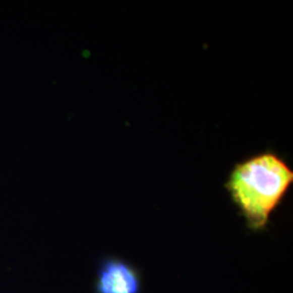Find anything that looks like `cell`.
I'll return each instance as SVG.
<instances>
[{
	"instance_id": "7a4b0ae2",
	"label": "cell",
	"mask_w": 293,
	"mask_h": 293,
	"mask_svg": "<svg viewBox=\"0 0 293 293\" xmlns=\"http://www.w3.org/2000/svg\"><path fill=\"white\" fill-rule=\"evenodd\" d=\"M138 269L119 257H105L99 263L95 280L96 293H141Z\"/></svg>"
},
{
	"instance_id": "6da1fadb",
	"label": "cell",
	"mask_w": 293,
	"mask_h": 293,
	"mask_svg": "<svg viewBox=\"0 0 293 293\" xmlns=\"http://www.w3.org/2000/svg\"><path fill=\"white\" fill-rule=\"evenodd\" d=\"M293 183V170L279 155L267 151L235 164L225 188L250 230L265 229L271 213Z\"/></svg>"
}]
</instances>
